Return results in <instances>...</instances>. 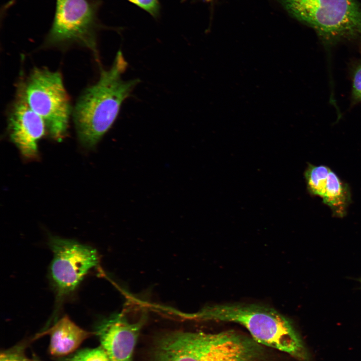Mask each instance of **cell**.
Instances as JSON below:
<instances>
[{"label":"cell","instance_id":"obj_9","mask_svg":"<svg viewBox=\"0 0 361 361\" xmlns=\"http://www.w3.org/2000/svg\"><path fill=\"white\" fill-rule=\"evenodd\" d=\"M94 334L81 328L65 315L37 337L49 335L50 353L55 356H63L75 351L85 340Z\"/></svg>","mask_w":361,"mask_h":361},{"label":"cell","instance_id":"obj_13","mask_svg":"<svg viewBox=\"0 0 361 361\" xmlns=\"http://www.w3.org/2000/svg\"><path fill=\"white\" fill-rule=\"evenodd\" d=\"M0 361H35L29 358L25 352L24 345H18L2 352Z\"/></svg>","mask_w":361,"mask_h":361},{"label":"cell","instance_id":"obj_10","mask_svg":"<svg viewBox=\"0 0 361 361\" xmlns=\"http://www.w3.org/2000/svg\"><path fill=\"white\" fill-rule=\"evenodd\" d=\"M322 198L326 205L338 211V213L341 212L345 203V191L339 179L331 170L327 178L325 193Z\"/></svg>","mask_w":361,"mask_h":361},{"label":"cell","instance_id":"obj_14","mask_svg":"<svg viewBox=\"0 0 361 361\" xmlns=\"http://www.w3.org/2000/svg\"><path fill=\"white\" fill-rule=\"evenodd\" d=\"M351 94L353 101L361 102V62L357 66L353 73Z\"/></svg>","mask_w":361,"mask_h":361},{"label":"cell","instance_id":"obj_8","mask_svg":"<svg viewBox=\"0 0 361 361\" xmlns=\"http://www.w3.org/2000/svg\"><path fill=\"white\" fill-rule=\"evenodd\" d=\"M8 131L11 140L25 158L38 155V141L46 130L43 119L18 94L9 114Z\"/></svg>","mask_w":361,"mask_h":361},{"label":"cell","instance_id":"obj_3","mask_svg":"<svg viewBox=\"0 0 361 361\" xmlns=\"http://www.w3.org/2000/svg\"><path fill=\"white\" fill-rule=\"evenodd\" d=\"M325 43L361 41V6L356 0H279Z\"/></svg>","mask_w":361,"mask_h":361},{"label":"cell","instance_id":"obj_16","mask_svg":"<svg viewBox=\"0 0 361 361\" xmlns=\"http://www.w3.org/2000/svg\"><path fill=\"white\" fill-rule=\"evenodd\" d=\"M35 361H36V360H35Z\"/></svg>","mask_w":361,"mask_h":361},{"label":"cell","instance_id":"obj_11","mask_svg":"<svg viewBox=\"0 0 361 361\" xmlns=\"http://www.w3.org/2000/svg\"><path fill=\"white\" fill-rule=\"evenodd\" d=\"M330 170L325 166L309 165L305 172V177L310 192L323 197Z\"/></svg>","mask_w":361,"mask_h":361},{"label":"cell","instance_id":"obj_1","mask_svg":"<svg viewBox=\"0 0 361 361\" xmlns=\"http://www.w3.org/2000/svg\"><path fill=\"white\" fill-rule=\"evenodd\" d=\"M127 63L118 51L110 67L101 69L98 81L87 88L77 101L73 111L77 136L85 147L92 148L110 129L123 102L139 80H124Z\"/></svg>","mask_w":361,"mask_h":361},{"label":"cell","instance_id":"obj_6","mask_svg":"<svg viewBox=\"0 0 361 361\" xmlns=\"http://www.w3.org/2000/svg\"><path fill=\"white\" fill-rule=\"evenodd\" d=\"M49 246L53 252L49 274L56 294V301L60 303L77 288L84 277L98 265L97 251L77 241L52 237Z\"/></svg>","mask_w":361,"mask_h":361},{"label":"cell","instance_id":"obj_12","mask_svg":"<svg viewBox=\"0 0 361 361\" xmlns=\"http://www.w3.org/2000/svg\"><path fill=\"white\" fill-rule=\"evenodd\" d=\"M65 361H110L108 355L100 345L95 348L79 350L66 358Z\"/></svg>","mask_w":361,"mask_h":361},{"label":"cell","instance_id":"obj_5","mask_svg":"<svg viewBox=\"0 0 361 361\" xmlns=\"http://www.w3.org/2000/svg\"><path fill=\"white\" fill-rule=\"evenodd\" d=\"M100 0H56L52 26L44 44L65 47L77 44L97 55V32L102 25L98 19Z\"/></svg>","mask_w":361,"mask_h":361},{"label":"cell","instance_id":"obj_4","mask_svg":"<svg viewBox=\"0 0 361 361\" xmlns=\"http://www.w3.org/2000/svg\"><path fill=\"white\" fill-rule=\"evenodd\" d=\"M19 95L44 120L47 132L60 141L66 136L71 112L69 97L61 74L46 68H35Z\"/></svg>","mask_w":361,"mask_h":361},{"label":"cell","instance_id":"obj_7","mask_svg":"<svg viewBox=\"0 0 361 361\" xmlns=\"http://www.w3.org/2000/svg\"><path fill=\"white\" fill-rule=\"evenodd\" d=\"M143 316L137 322H129L122 313L102 320L95 332L110 361H132L134 349L145 321Z\"/></svg>","mask_w":361,"mask_h":361},{"label":"cell","instance_id":"obj_2","mask_svg":"<svg viewBox=\"0 0 361 361\" xmlns=\"http://www.w3.org/2000/svg\"><path fill=\"white\" fill-rule=\"evenodd\" d=\"M201 321L232 322L243 326L259 343L298 361H311V354L291 321L268 306L227 303L209 305L189 315Z\"/></svg>","mask_w":361,"mask_h":361},{"label":"cell","instance_id":"obj_15","mask_svg":"<svg viewBox=\"0 0 361 361\" xmlns=\"http://www.w3.org/2000/svg\"><path fill=\"white\" fill-rule=\"evenodd\" d=\"M146 11L150 14L155 15L158 10L157 0H128Z\"/></svg>","mask_w":361,"mask_h":361}]
</instances>
